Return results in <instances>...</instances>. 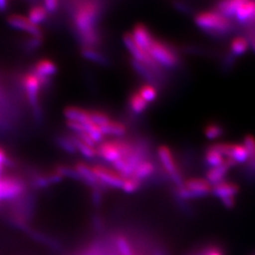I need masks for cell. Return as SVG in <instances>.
Masks as SVG:
<instances>
[{
	"label": "cell",
	"mask_w": 255,
	"mask_h": 255,
	"mask_svg": "<svg viewBox=\"0 0 255 255\" xmlns=\"http://www.w3.org/2000/svg\"><path fill=\"white\" fill-rule=\"evenodd\" d=\"M239 191H240V187L238 184L236 182H229L225 180L215 185H212L211 194L221 201L223 199L232 198V197L236 198V196Z\"/></svg>",
	"instance_id": "obj_13"
},
{
	"label": "cell",
	"mask_w": 255,
	"mask_h": 255,
	"mask_svg": "<svg viewBox=\"0 0 255 255\" xmlns=\"http://www.w3.org/2000/svg\"><path fill=\"white\" fill-rule=\"evenodd\" d=\"M8 24L11 27L26 31L29 33L31 36L42 37V30L39 26L32 24L27 17L19 15V14H12L8 17Z\"/></svg>",
	"instance_id": "obj_10"
},
{
	"label": "cell",
	"mask_w": 255,
	"mask_h": 255,
	"mask_svg": "<svg viewBox=\"0 0 255 255\" xmlns=\"http://www.w3.org/2000/svg\"><path fill=\"white\" fill-rule=\"evenodd\" d=\"M195 23L201 29L206 31L226 32L231 27V22L227 17L215 11H202L195 17Z\"/></svg>",
	"instance_id": "obj_2"
},
{
	"label": "cell",
	"mask_w": 255,
	"mask_h": 255,
	"mask_svg": "<svg viewBox=\"0 0 255 255\" xmlns=\"http://www.w3.org/2000/svg\"><path fill=\"white\" fill-rule=\"evenodd\" d=\"M23 87L27 96V101L29 102L30 107L33 110L35 115H40V106H39V96L42 88L44 87L40 79L35 74L28 72L24 75L23 80Z\"/></svg>",
	"instance_id": "obj_5"
},
{
	"label": "cell",
	"mask_w": 255,
	"mask_h": 255,
	"mask_svg": "<svg viewBox=\"0 0 255 255\" xmlns=\"http://www.w3.org/2000/svg\"><path fill=\"white\" fill-rule=\"evenodd\" d=\"M185 255H199V252L197 250V251H194V252H191V253H189V254Z\"/></svg>",
	"instance_id": "obj_39"
},
{
	"label": "cell",
	"mask_w": 255,
	"mask_h": 255,
	"mask_svg": "<svg viewBox=\"0 0 255 255\" xmlns=\"http://www.w3.org/2000/svg\"><path fill=\"white\" fill-rule=\"evenodd\" d=\"M183 186L190 192L193 199L207 197L212 191V185L206 179L189 178L183 182Z\"/></svg>",
	"instance_id": "obj_8"
},
{
	"label": "cell",
	"mask_w": 255,
	"mask_h": 255,
	"mask_svg": "<svg viewBox=\"0 0 255 255\" xmlns=\"http://www.w3.org/2000/svg\"><path fill=\"white\" fill-rule=\"evenodd\" d=\"M236 17L241 23L255 21V0H248L237 9Z\"/></svg>",
	"instance_id": "obj_17"
},
{
	"label": "cell",
	"mask_w": 255,
	"mask_h": 255,
	"mask_svg": "<svg viewBox=\"0 0 255 255\" xmlns=\"http://www.w3.org/2000/svg\"><path fill=\"white\" fill-rule=\"evenodd\" d=\"M157 154L161 165L164 168V172L168 176V178L175 183L176 186L182 185L184 182L182 179V171L170 147L166 145L159 146Z\"/></svg>",
	"instance_id": "obj_3"
},
{
	"label": "cell",
	"mask_w": 255,
	"mask_h": 255,
	"mask_svg": "<svg viewBox=\"0 0 255 255\" xmlns=\"http://www.w3.org/2000/svg\"><path fill=\"white\" fill-rule=\"evenodd\" d=\"M123 43L128 50V52L132 56L133 60L145 64L149 68L156 67L158 65L149 53L137 44L136 41L134 40V38L130 32H126L123 35Z\"/></svg>",
	"instance_id": "obj_7"
},
{
	"label": "cell",
	"mask_w": 255,
	"mask_h": 255,
	"mask_svg": "<svg viewBox=\"0 0 255 255\" xmlns=\"http://www.w3.org/2000/svg\"><path fill=\"white\" fill-rule=\"evenodd\" d=\"M247 1L248 0H221L216 10L227 18L233 17L236 16L237 9Z\"/></svg>",
	"instance_id": "obj_15"
},
{
	"label": "cell",
	"mask_w": 255,
	"mask_h": 255,
	"mask_svg": "<svg viewBox=\"0 0 255 255\" xmlns=\"http://www.w3.org/2000/svg\"><path fill=\"white\" fill-rule=\"evenodd\" d=\"M224 133V128L217 123H210L204 128V135L210 140L218 139Z\"/></svg>",
	"instance_id": "obj_29"
},
{
	"label": "cell",
	"mask_w": 255,
	"mask_h": 255,
	"mask_svg": "<svg viewBox=\"0 0 255 255\" xmlns=\"http://www.w3.org/2000/svg\"><path fill=\"white\" fill-rule=\"evenodd\" d=\"M132 36L136 41L137 44L143 49L148 50L151 44L154 41V37L152 36L149 29L143 24H137L132 29Z\"/></svg>",
	"instance_id": "obj_14"
},
{
	"label": "cell",
	"mask_w": 255,
	"mask_h": 255,
	"mask_svg": "<svg viewBox=\"0 0 255 255\" xmlns=\"http://www.w3.org/2000/svg\"><path fill=\"white\" fill-rule=\"evenodd\" d=\"M165 255V254L161 249H156L154 252H153V255Z\"/></svg>",
	"instance_id": "obj_38"
},
{
	"label": "cell",
	"mask_w": 255,
	"mask_h": 255,
	"mask_svg": "<svg viewBox=\"0 0 255 255\" xmlns=\"http://www.w3.org/2000/svg\"><path fill=\"white\" fill-rule=\"evenodd\" d=\"M199 255H226L224 250L217 244H209L198 250Z\"/></svg>",
	"instance_id": "obj_33"
},
{
	"label": "cell",
	"mask_w": 255,
	"mask_h": 255,
	"mask_svg": "<svg viewBox=\"0 0 255 255\" xmlns=\"http://www.w3.org/2000/svg\"><path fill=\"white\" fill-rule=\"evenodd\" d=\"M92 170L101 182V185L105 188H120L124 182V178L120 176L115 169L109 168L103 164H97L91 166Z\"/></svg>",
	"instance_id": "obj_6"
},
{
	"label": "cell",
	"mask_w": 255,
	"mask_h": 255,
	"mask_svg": "<svg viewBox=\"0 0 255 255\" xmlns=\"http://www.w3.org/2000/svg\"><path fill=\"white\" fill-rule=\"evenodd\" d=\"M250 47L249 39L246 37H236L231 43V51L235 56L245 54Z\"/></svg>",
	"instance_id": "obj_25"
},
{
	"label": "cell",
	"mask_w": 255,
	"mask_h": 255,
	"mask_svg": "<svg viewBox=\"0 0 255 255\" xmlns=\"http://www.w3.org/2000/svg\"><path fill=\"white\" fill-rule=\"evenodd\" d=\"M82 54L85 59L92 61L94 63H99V64H106L107 63L106 57L100 53L99 51H97L94 47H83Z\"/></svg>",
	"instance_id": "obj_27"
},
{
	"label": "cell",
	"mask_w": 255,
	"mask_h": 255,
	"mask_svg": "<svg viewBox=\"0 0 255 255\" xmlns=\"http://www.w3.org/2000/svg\"><path fill=\"white\" fill-rule=\"evenodd\" d=\"M147 52L157 64L165 67H174L179 63L178 56L173 50L157 39H154Z\"/></svg>",
	"instance_id": "obj_4"
},
{
	"label": "cell",
	"mask_w": 255,
	"mask_h": 255,
	"mask_svg": "<svg viewBox=\"0 0 255 255\" xmlns=\"http://www.w3.org/2000/svg\"><path fill=\"white\" fill-rule=\"evenodd\" d=\"M249 43H250V46H252L253 50L255 52V32L251 34V36H250V40H249Z\"/></svg>",
	"instance_id": "obj_36"
},
{
	"label": "cell",
	"mask_w": 255,
	"mask_h": 255,
	"mask_svg": "<svg viewBox=\"0 0 255 255\" xmlns=\"http://www.w3.org/2000/svg\"><path fill=\"white\" fill-rule=\"evenodd\" d=\"M64 113V117L69 121H76L82 124L92 122L90 111L78 107H67Z\"/></svg>",
	"instance_id": "obj_16"
},
{
	"label": "cell",
	"mask_w": 255,
	"mask_h": 255,
	"mask_svg": "<svg viewBox=\"0 0 255 255\" xmlns=\"http://www.w3.org/2000/svg\"><path fill=\"white\" fill-rule=\"evenodd\" d=\"M128 105L130 110L136 114L140 115L142 113H144L147 108L148 103L143 100V98L137 93H132L129 96V100H128Z\"/></svg>",
	"instance_id": "obj_24"
},
{
	"label": "cell",
	"mask_w": 255,
	"mask_h": 255,
	"mask_svg": "<svg viewBox=\"0 0 255 255\" xmlns=\"http://www.w3.org/2000/svg\"></svg>",
	"instance_id": "obj_40"
},
{
	"label": "cell",
	"mask_w": 255,
	"mask_h": 255,
	"mask_svg": "<svg viewBox=\"0 0 255 255\" xmlns=\"http://www.w3.org/2000/svg\"><path fill=\"white\" fill-rule=\"evenodd\" d=\"M8 6V0H0V10H4Z\"/></svg>",
	"instance_id": "obj_37"
},
{
	"label": "cell",
	"mask_w": 255,
	"mask_h": 255,
	"mask_svg": "<svg viewBox=\"0 0 255 255\" xmlns=\"http://www.w3.org/2000/svg\"><path fill=\"white\" fill-rule=\"evenodd\" d=\"M249 153L243 144H234L231 159H233L237 164H247L249 161Z\"/></svg>",
	"instance_id": "obj_26"
},
{
	"label": "cell",
	"mask_w": 255,
	"mask_h": 255,
	"mask_svg": "<svg viewBox=\"0 0 255 255\" xmlns=\"http://www.w3.org/2000/svg\"><path fill=\"white\" fill-rule=\"evenodd\" d=\"M101 129L104 135L111 136H124L127 133V127L123 123L115 120H111L106 125L101 126Z\"/></svg>",
	"instance_id": "obj_19"
},
{
	"label": "cell",
	"mask_w": 255,
	"mask_h": 255,
	"mask_svg": "<svg viewBox=\"0 0 255 255\" xmlns=\"http://www.w3.org/2000/svg\"><path fill=\"white\" fill-rule=\"evenodd\" d=\"M113 169H115L118 173L122 176L124 179L131 177L135 167L129 163L127 158H120L118 161L112 164Z\"/></svg>",
	"instance_id": "obj_22"
},
{
	"label": "cell",
	"mask_w": 255,
	"mask_h": 255,
	"mask_svg": "<svg viewBox=\"0 0 255 255\" xmlns=\"http://www.w3.org/2000/svg\"><path fill=\"white\" fill-rule=\"evenodd\" d=\"M204 161L209 168H213L223 164L225 161V157L220 154L213 146H209L205 150Z\"/></svg>",
	"instance_id": "obj_21"
},
{
	"label": "cell",
	"mask_w": 255,
	"mask_h": 255,
	"mask_svg": "<svg viewBox=\"0 0 255 255\" xmlns=\"http://www.w3.org/2000/svg\"><path fill=\"white\" fill-rule=\"evenodd\" d=\"M138 94L147 103L153 102L157 99V97H158V92L156 90L154 86L151 85V84H143L139 88Z\"/></svg>",
	"instance_id": "obj_28"
},
{
	"label": "cell",
	"mask_w": 255,
	"mask_h": 255,
	"mask_svg": "<svg viewBox=\"0 0 255 255\" xmlns=\"http://www.w3.org/2000/svg\"><path fill=\"white\" fill-rule=\"evenodd\" d=\"M90 117H91L92 122L100 127L106 125L112 120L107 114L101 111H96V110L90 111Z\"/></svg>",
	"instance_id": "obj_31"
},
{
	"label": "cell",
	"mask_w": 255,
	"mask_h": 255,
	"mask_svg": "<svg viewBox=\"0 0 255 255\" xmlns=\"http://www.w3.org/2000/svg\"><path fill=\"white\" fill-rule=\"evenodd\" d=\"M237 163L231 159V158H225V161L223 164L217 166V167H213L209 168L206 172V180L211 183V185H215L219 182L225 181V177L229 172L230 169L234 168Z\"/></svg>",
	"instance_id": "obj_11"
},
{
	"label": "cell",
	"mask_w": 255,
	"mask_h": 255,
	"mask_svg": "<svg viewBox=\"0 0 255 255\" xmlns=\"http://www.w3.org/2000/svg\"><path fill=\"white\" fill-rule=\"evenodd\" d=\"M44 7L49 12H55L59 8V0H44Z\"/></svg>",
	"instance_id": "obj_34"
},
{
	"label": "cell",
	"mask_w": 255,
	"mask_h": 255,
	"mask_svg": "<svg viewBox=\"0 0 255 255\" xmlns=\"http://www.w3.org/2000/svg\"><path fill=\"white\" fill-rule=\"evenodd\" d=\"M155 170H156V166L154 163L149 160H145L137 165L131 177L136 178L143 182L144 180L151 177L155 173Z\"/></svg>",
	"instance_id": "obj_18"
},
{
	"label": "cell",
	"mask_w": 255,
	"mask_h": 255,
	"mask_svg": "<svg viewBox=\"0 0 255 255\" xmlns=\"http://www.w3.org/2000/svg\"><path fill=\"white\" fill-rule=\"evenodd\" d=\"M47 15H48V11L46 10L44 6L36 5L29 9L27 18L32 24L39 26L41 23H43L47 18Z\"/></svg>",
	"instance_id": "obj_23"
},
{
	"label": "cell",
	"mask_w": 255,
	"mask_h": 255,
	"mask_svg": "<svg viewBox=\"0 0 255 255\" xmlns=\"http://www.w3.org/2000/svg\"><path fill=\"white\" fill-rule=\"evenodd\" d=\"M221 202L223 204V206L227 209H234L236 206V198L232 197V198H227V199H223L221 200Z\"/></svg>",
	"instance_id": "obj_35"
},
{
	"label": "cell",
	"mask_w": 255,
	"mask_h": 255,
	"mask_svg": "<svg viewBox=\"0 0 255 255\" xmlns=\"http://www.w3.org/2000/svg\"><path fill=\"white\" fill-rule=\"evenodd\" d=\"M115 243L118 248L119 255H137L136 251L134 249L133 244L129 241L128 237L125 235L119 234L115 237Z\"/></svg>",
	"instance_id": "obj_20"
},
{
	"label": "cell",
	"mask_w": 255,
	"mask_h": 255,
	"mask_svg": "<svg viewBox=\"0 0 255 255\" xmlns=\"http://www.w3.org/2000/svg\"><path fill=\"white\" fill-rule=\"evenodd\" d=\"M98 157H100L103 161L113 164L116 161L122 158L118 146H116L114 140L103 141L99 146H97Z\"/></svg>",
	"instance_id": "obj_12"
},
{
	"label": "cell",
	"mask_w": 255,
	"mask_h": 255,
	"mask_svg": "<svg viewBox=\"0 0 255 255\" xmlns=\"http://www.w3.org/2000/svg\"><path fill=\"white\" fill-rule=\"evenodd\" d=\"M100 13L97 2L82 3L74 14V25L84 47H93L99 43V35L95 28Z\"/></svg>",
	"instance_id": "obj_1"
},
{
	"label": "cell",
	"mask_w": 255,
	"mask_h": 255,
	"mask_svg": "<svg viewBox=\"0 0 255 255\" xmlns=\"http://www.w3.org/2000/svg\"><path fill=\"white\" fill-rule=\"evenodd\" d=\"M243 146L246 147L249 153V161H255V136L252 134H247L243 138Z\"/></svg>",
	"instance_id": "obj_32"
},
{
	"label": "cell",
	"mask_w": 255,
	"mask_h": 255,
	"mask_svg": "<svg viewBox=\"0 0 255 255\" xmlns=\"http://www.w3.org/2000/svg\"><path fill=\"white\" fill-rule=\"evenodd\" d=\"M58 68L54 62L48 59H42L38 61L36 64L33 65V68L31 72L35 74L37 77L40 79L43 86H46L48 84L50 79L57 73Z\"/></svg>",
	"instance_id": "obj_9"
},
{
	"label": "cell",
	"mask_w": 255,
	"mask_h": 255,
	"mask_svg": "<svg viewBox=\"0 0 255 255\" xmlns=\"http://www.w3.org/2000/svg\"><path fill=\"white\" fill-rule=\"evenodd\" d=\"M142 184H143L142 181L133 177H128L124 179L121 189L128 194H132L138 191L142 187Z\"/></svg>",
	"instance_id": "obj_30"
}]
</instances>
